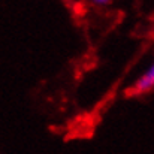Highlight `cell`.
I'll use <instances>...</instances> for the list:
<instances>
[{"label": "cell", "instance_id": "obj_2", "mask_svg": "<svg viewBox=\"0 0 154 154\" xmlns=\"http://www.w3.org/2000/svg\"><path fill=\"white\" fill-rule=\"evenodd\" d=\"M94 5H99V6H105V5H109L111 0H91Z\"/></svg>", "mask_w": 154, "mask_h": 154}, {"label": "cell", "instance_id": "obj_1", "mask_svg": "<svg viewBox=\"0 0 154 154\" xmlns=\"http://www.w3.org/2000/svg\"><path fill=\"white\" fill-rule=\"evenodd\" d=\"M153 85H154V67L150 66V69L145 72V75L138 79L135 88H136L138 93H147V91L153 90Z\"/></svg>", "mask_w": 154, "mask_h": 154}]
</instances>
